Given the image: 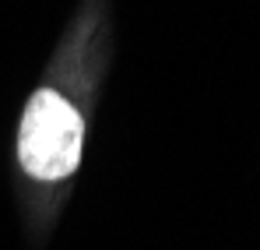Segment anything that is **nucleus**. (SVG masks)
<instances>
[{
  "label": "nucleus",
  "instance_id": "f257e3e1",
  "mask_svg": "<svg viewBox=\"0 0 260 250\" xmlns=\"http://www.w3.org/2000/svg\"><path fill=\"white\" fill-rule=\"evenodd\" d=\"M85 120L53 88H39L18 124V162L32 180L56 183L81 162Z\"/></svg>",
  "mask_w": 260,
  "mask_h": 250
}]
</instances>
